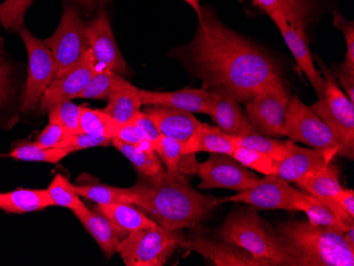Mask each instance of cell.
<instances>
[{"mask_svg":"<svg viewBox=\"0 0 354 266\" xmlns=\"http://www.w3.org/2000/svg\"><path fill=\"white\" fill-rule=\"evenodd\" d=\"M98 211L106 216L117 228L127 234L142 229V228L151 227L157 224L145 212L133 207L130 204L98 205Z\"/></svg>","mask_w":354,"mask_h":266,"instance_id":"d4e9b609","label":"cell"},{"mask_svg":"<svg viewBox=\"0 0 354 266\" xmlns=\"http://www.w3.org/2000/svg\"><path fill=\"white\" fill-rule=\"evenodd\" d=\"M71 134L57 123L49 122L37 136L35 144L44 149H66Z\"/></svg>","mask_w":354,"mask_h":266,"instance_id":"ab89813d","label":"cell"},{"mask_svg":"<svg viewBox=\"0 0 354 266\" xmlns=\"http://www.w3.org/2000/svg\"><path fill=\"white\" fill-rule=\"evenodd\" d=\"M268 14L281 32L286 46L297 61L298 66L309 79L314 91L317 93L318 99L322 98L325 91V80L314 66V59L310 53L307 39L288 23L280 12L272 11Z\"/></svg>","mask_w":354,"mask_h":266,"instance_id":"e0dca14e","label":"cell"},{"mask_svg":"<svg viewBox=\"0 0 354 266\" xmlns=\"http://www.w3.org/2000/svg\"><path fill=\"white\" fill-rule=\"evenodd\" d=\"M184 1L194 10L196 13L198 14V17H200L201 13H202V6H201L200 0H184Z\"/></svg>","mask_w":354,"mask_h":266,"instance_id":"c3c4849f","label":"cell"},{"mask_svg":"<svg viewBox=\"0 0 354 266\" xmlns=\"http://www.w3.org/2000/svg\"><path fill=\"white\" fill-rule=\"evenodd\" d=\"M53 206L47 189H17L0 193V209L8 213H28Z\"/></svg>","mask_w":354,"mask_h":266,"instance_id":"cb8c5ba5","label":"cell"},{"mask_svg":"<svg viewBox=\"0 0 354 266\" xmlns=\"http://www.w3.org/2000/svg\"><path fill=\"white\" fill-rule=\"evenodd\" d=\"M334 155L318 149H306L292 142L284 160L276 162L275 175L288 182H296L312 171L328 166Z\"/></svg>","mask_w":354,"mask_h":266,"instance_id":"ac0fdd59","label":"cell"},{"mask_svg":"<svg viewBox=\"0 0 354 266\" xmlns=\"http://www.w3.org/2000/svg\"><path fill=\"white\" fill-rule=\"evenodd\" d=\"M299 190L286 180L276 175H266L256 186L236 193V196L218 200L226 202H244L259 209H283L294 211V202Z\"/></svg>","mask_w":354,"mask_h":266,"instance_id":"7c38bea8","label":"cell"},{"mask_svg":"<svg viewBox=\"0 0 354 266\" xmlns=\"http://www.w3.org/2000/svg\"><path fill=\"white\" fill-rule=\"evenodd\" d=\"M286 136L292 142H302L311 148L331 153L334 156L341 152V144L329 126L297 96L292 97L288 104Z\"/></svg>","mask_w":354,"mask_h":266,"instance_id":"30bf717a","label":"cell"},{"mask_svg":"<svg viewBox=\"0 0 354 266\" xmlns=\"http://www.w3.org/2000/svg\"><path fill=\"white\" fill-rule=\"evenodd\" d=\"M111 144L132 162L141 175H156L162 169V162L155 151H143L136 146L125 144L116 138L111 139Z\"/></svg>","mask_w":354,"mask_h":266,"instance_id":"4dcf8cb0","label":"cell"},{"mask_svg":"<svg viewBox=\"0 0 354 266\" xmlns=\"http://www.w3.org/2000/svg\"><path fill=\"white\" fill-rule=\"evenodd\" d=\"M73 1L82 6V7L87 8V9H91L100 0H73Z\"/></svg>","mask_w":354,"mask_h":266,"instance_id":"681fc988","label":"cell"},{"mask_svg":"<svg viewBox=\"0 0 354 266\" xmlns=\"http://www.w3.org/2000/svg\"><path fill=\"white\" fill-rule=\"evenodd\" d=\"M141 105L139 89L133 86L111 93L106 107L102 111L119 124H124L131 122L141 112Z\"/></svg>","mask_w":354,"mask_h":266,"instance_id":"83f0119b","label":"cell"},{"mask_svg":"<svg viewBox=\"0 0 354 266\" xmlns=\"http://www.w3.org/2000/svg\"><path fill=\"white\" fill-rule=\"evenodd\" d=\"M184 144L176 139L170 137L160 136L155 142L154 149L156 154L162 158L166 166V171L170 175H180V164L182 158Z\"/></svg>","mask_w":354,"mask_h":266,"instance_id":"d590c367","label":"cell"},{"mask_svg":"<svg viewBox=\"0 0 354 266\" xmlns=\"http://www.w3.org/2000/svg\"><path fill=\"white\" fill-rule=\"evenodd\" d=\"M35 0H6L0 5V23L6 30L19 32L25 15Z\"/></svg>","mask_w":354,"mask_h":266,"instance_id":"8d00e7d4","label":"cell"},{"mask_svg":"<svg viewBox=\"0 0 354 266\" xmlns=\"http://www.w3.org/2000/svg\"><path fill=\"white\" fill-rule=\"evenodd\" d=\"M48 196L53 206L68 208L75 211L84 207L79 194L75 192L73 184L62 174H57L47 188Z\"/></svg>","mask_w":354,"mask_h":266,"instance_id":"e575fe53","label":"cell"},{"mask_svg":"<svg viewBox=\"0 0 354 266\" xmlns=\"http://www.w3.org/2000/svg\"><path fill=\"white\" fill-rule=\"evenodd\" d=\"M295 184L302 191L319 198H334L344 189L337 170L331 164L312 171Z\"/></svg>","mask_w":354,"mask_h":266,"instance_id":"484cf974","label":"cell"},{"mask_svg":"<svg viewBox=\"0 0 354 266\" xmlns=\"http://www.w3.org/2000/svg\"><path fill=\"white\" fill-rule=\"evenodd\" d=\"M135 202L155 223L172 230L196 227L220 205L214 196L198 193L184 175L164 170L156 175L139 176L131 187Z\"/></svg>","mask_w":354,"mask_h":266,"instance_id":"7a4b0ae2","label":"cell"},{"mask_svg":"<svg viewBox=\"0 0 354 266\" xmlns=\"http://www.w3.org/2000/svg\"><path fill=\"white\" fill-rule=\"evenodd\" d=\"M5 64V50H3V39L0 37V66Z\"/></svg>","mask_w":354,"mask_h":266,"instance_id":"f907efd6","label":"cell"},{"mask_svg":"<svg viewBox=\"0 0 354 266\" xmlns=\"http://www.w3.org/2000/svg\"><path fill=\"white\" fill-rule=\"evenodd\" d=\"M44 43L55 57V77H61L73 68L88 53L86 23L75 8H65L57 31Z\"/></svg>","mask_w":354,"mask_h":266,"instance_id":"ba28073f","label":"cell"},{"mask_svg":"<svg viewBox=\"0 0 354 266\" xmlns=\"http://www.w3.org/2000/svg\"><path fill=\"white\" fill-rule=\"evenodd\" d=\"M210 93L212 103L209 116L218 125L216 128L232 137H244L258 133L234 97L220 91H210Z\"/></svg>","mask_w":354,"mask_h":266,"instance_id":"ffe728a7","label":"cell"},{"mask_svg":"<svg viewBox=\"0 0 354 266\" xmlns=\"http://www.w3.org/2000/svg\"><path fill=\"white\" fill-rule=\"evenodd\" d=\"M196 35L177 55L209 91H220L248 103L258 91L280 77L279 65L259 47L234 32L202 7Z\"/></svg>","mask_w":354,"mask_h":266,"instance_id":"6da1fadb","label":"cell"},{"mask_svg":"<svg viewBox=\"0 0 354 266\" xmlns=\"http://www.w3.org/2000/svg\"><path fill=\"white\" fill-rule=\"evenodd\" d=\"M114 138L118 139V140L125 142V144H130L136 146L140 144L143 140H147L140 129L133 121L124 123V124H118Z\"/></svg>","mask_w":354,"mask_h":266,"instance_id":"7bdbcfd3","label":"cell"},{"mask_svg":"<svg viewBox=\"0 0 354 266\" xmlns=\"http://www.w3.org/2000/svg\"><path fill=\"white\" fill-rule=\"evenodd\" d=\"M80 196L87 198L98 205L111 204H130L134 205L135 198L130 188H118L103 184H82L75 186Z\"/></svg>","mask_w":354,"mask_h":266,"instance_id":"f546056e","label":"cell"},{"mask_svg":"<svg viewBox=\"0 0 354 266\" xmlns=\"http://www.w3.org/2000/svg\"><path fill=\"white\" fill-rule=\"evenodd\" d=\"M119 123L113 120L102 109L83 107L80 116L79 133L104 136L113 139Z\"/></svg>","mask_w":354,"mask_h":266,"instance_id":"d6a6232c","label":"cell"},{"mask_svg":"<svg viewBox=\"0 0 354 266\" xmlns=\"http://www.w3.org/2000/svg\"><path fill=\"white\" fill-rule=\"evenodd\" d=\"M336 202H339L342 209L345 210L349 216L354 218V192L353 190H342L334 196Z\"/></svg>","mask_w":354,"mask_h":266,"instance_id":"7dc6e473","label":"cell"},{"mask_svg":"<svg viewBox=\"0 0 354 266\" xmlns=\"http://www.w3.org/2000/svg\"><path fill=\"white\" fill-rule=\"evenodd\" d=\"M218 239L243 248L254 257L270 260L276 266H291L275 230L250 208L232 211L216 230Z\"/></svg>","mask_w":354,"mask_h":266,"instance_id":"277c9868","label":"cell"},{"mask_svg":"<svg viewBox=\"0 0 354 266\" xmlns=\"http://www.w3.org/2000/svg\"><path fill=\"white\" fill-rule=\"evenodd\" d=\"M232 156L246 168L252 169L264 175H275V160L263 153L244 146H236Z\"/></svg>","mask_w":354,"mask_h":266,"instance_id":"74e56055","label":"cell"},{"mask_svg":"<svg viewBox=\"0 0 354 266\" xmlns=\"http://www.w3.org/2000/svg\"><path fill=\"white\" fill-rule=\"evenodd\" d=\"M89 50L93 59L103 68L111 69L119 75H127V66L117 46L109 17L100 13L86 25Z\"/></svg>","mask_w":354,"mask_h":266,"instance_id":"5bb4252c","label":"cell"},{"mask_svg":"<svg viewBox=\"0 0 354 266\" xmlns=\"http://www.w3.org/2000/svg\"><path fill=\"white\" fill-rule=\"evenodd\" d=\"M133 86L134 85L125 80L119 73L111 69L102 68L91 77L88 85L80 93L77 98L105 100L115 91Z\"/></svg>","mask_w":354,"mask_h":266,"instance_id":"f1b7e54d","label":"cell"},{"mask_svg":"<svg viewBox=\"0 0 354 266\" xmlns=\"http://www.w3.org/2000/svg\"><path fill=\"white\" fill-rule=\"evenodd\" d=\"M102 68L88 50L73 68L61 77H55L41 97L39 108L48 112L55 105L77 99L88 85L91 77Z\"/></svg>","mask_w":354,"mask_h":266,"instance_id":"4fadbf2b","label":"cell"},{"mask_svg":"<svg viewBox=\"0 0 354 266\" xmlns=\"http://www.w3.org/2000/svg\"><path fill=\"white\" fill-rule=\"evenodd\" d=\"M291 96L281 77L262 87L246 105V114L259 134L286 136V117Z\"/></svg>","mask_w":354,"mask_h":266,"instance_id":"52a82bcc","label":"cell"},{"mask_svg":"<svg viewBox=\"0 0 354 266\" xmlns=\"http://www.w3.org/2000/svg\"><path fill=\"white\" fill-rule=\"evenodd\" d=\"M111 144V139L104 136H95L87 133H77L71 135L67 150L71 153L85 149L97 148V146H107Z\"/></svg>","mask_w":354,"mask_h":266,"instance_id":"60d3db41","label":"cell"},{"mask_svg":"<svg viewBox=\"0 0 354 266\" xmlns=\"http://www.w3.org/2000/svg\"><path fill=\"white\" fill-rule=\"evenodd\" d=\"M183 248L200 254L216 266H276L274 262L254 257L243 248L205 236L187 238Z\"/></svg>","mask_w":354,"mask_h":266,"instance_id":"9a60e30c","label":"cell"},{"mask_svg":"<svg viewBox=\"0 0 354 266\" xmlns=\"http://www.w3.org/2000/svg\"><path fill=\"white\" fill-rule=\"evenodd\" d=\"M324 80L325 91L322 98L311 108L326 124L341 144L339 156L353 160L354 156V103L342 91L331 71L319 57H316Z\"/></svg>","mask_w":354,"mask_h":266,"instance_id":"5b68a950","label":"cell"},{"mask_svg":"<svg viewBox=\"0 0 354 266\" xmlns=\"http://www.w3.org/2000/svg\"><path fill=\"white\" fill-rule=\"evenodd\" d=\"M28 55V77L24 91L21 112H35L48 86L57 77V65L50 49L27 28L19 31Z\"/></svg>","mask_w":354,"mask_h":266,"instance_id":"9c48e42d","label":"cell"},{"mask_svg":"<svg viewBox=\"0 0 354 266\" xmlns=\"http://www.w3.org/2000/svg\"><path fill=\"white\" fill-rule=\"evenodd\" d=\"M71 154L67 149H44L35 142H24L14 146L9 156L14 160L23 162H48L57 164Z\"/></svg>","mask_w":354,"mask_h":266,"instance_id":"836d02e7","label":"cell"},{"mask_svg":"<svg viewBox=\"0 0 354 266\" xmlns=\"http://www.w3.org/2000/svg\"><path fill=\"white\" fill-rule=\"evenodd\" d=\"M254 3L266 13L280 12L300 35L306 37V29L312 12L308 0H254Z\"/></svg>","mask_w":354,"mask_h":266,"instance_id":"4316f807","label":"cell"},{"mask_svg":"<svg viewBox=\"0 0 354 266\" xmlns=\"http://www.w3.org/2000/svg\"><path fill=\"white\" fill-rule=\"evenodd\" d=\"M196 171L201 178V189L222 188L240 192L256 186L261 180L232 156L225 154L210 155L206 162L196 166Z\"/></svg>","mask_w":354,"mask_h":266,"instance_id":"8fae6325","label":"cell"},{"mask_svg":"<svg viewBox=\"0 0 354 266\" xmlns=\"http://www.w3.org/2000/svg\"><path fill=\"white\" fill-rule=\"evenodd\" d=\"M337 79L339 84L345 91L346 96L354 103V68L343 63L337 70Z\"/></svg>","mask_w":354,"mask_h":266,"instance_id":"bcb514c9","label":"cell"},{"mask_svg":"<svg viewBox=\"0 0 354 266\" xmlns=\"http://www.w3.org/2000/svg\"><path fill=\"white\" fill-rule=\"evenodd\" d=\"M275 234L291 266L354 265V247L339 230L288 221L279 224Z\"/></svg>","mask_w":354,"mask_h":266,"instance_id":"3957f363","label":"cell"},{"mask_svg":"<svg viewBox=\"0 0 354 266\" xmlns=\"http://www.w3.org/2000/svg\"><path fill=\"white\" fill-rule=\"evenodd\" d=\"M145 113L152 118L162 136L176 139L183 144L189 142L203 123L192 113L164 105H150Z\"/></svg>","mask_w":354,"mask_h":266,"instance_id":"44dd1931","label":"cell"},{"mask_svg":"<svg viewBox=\"0 0 354 266\" xmlns=\"http://www.w3.org/2000/svg\"><path fill=\"white\" fill-rule=\"evenodd\" d=\"M294 211L306 212L310 223L333 228L343 234L354 226V218L342 209L334 198H319L299 191L294 202Z\"/></svg>","mask_w":354,"mask_h":266,"instance_id":"2e32d148","label":"cell"},{"mask_svg":"<svg viewBox=\"0 0 354 266\" xmlns=\"http://www.w3.org/2000/svg\"><path fill=\"white\" fill-rule=\"evenodd\" d=\"M82 106L75 104L71 101H65L55 105L48 111L49 122L57 123L61 125L71 135L79 133L80 116H81Z\"/></svg>","mask_w":354,"mask_h":266,"instance_id":"f35d334b","label":"cell"},{"mask_svg":"<svg viewBox=\"0 0 354 266\" xmlns=\"http://www.w3.org/2000/svg\"><path fill=\"white\" fill-rule=\"evenodd\" d=\"M12 69L7 63L0 66V114L9 104Z\"/></svg>","mask_w":354,"mask_h":266,"instance_id":"f6af8a7d","label":"cell"},{"mask_svg":"<svg viewBox=\"0 0 354 266\" xmlns=\"http://www.w3.org/2000/svg\"><path fill=\"white\" fill-rule=\"evenodd\" d=\"M73 213L109 257L117 253L119 244L129 236L127 232L117 228L100 211H91L86 206L75 210Z\"/></svg>","mask_w":354,"mask_h":266,"instance_id":"7402d4cb","label":"cell"},{"mask_svg":"<svg viewBox=\"0 0 354 266\" xmlns=\"http://www.w3.org/2000/svg\"><path fill=\"white\" fill-rule=\"evenodd\" d=\"M186 239L182 230L156 224L129 234L119 244L117 253L127 266H162Z\"/></svg>","mask_w":354,"mask_h":266,"instance_id":"8992f818","label":"cell"},{"mask_svg":"<svg viewBox=\"0 0 354 266\" xmlns=\"http://www.w3.org/2000/svg\"><path fill=\"white\" fill-rule=\"evenodd\" d=\"M334 26L344 33L347 45V53L344 61L346 65L354 68V23L347 21L339 12H334Z\"/></svg>","mask_w":354,"mask_h":266,"instance_id":"b9f144b4","label":"cell"},{"mask_svg":"<svg viewBox=\"0 0 354 266\" xmlns=\"http://www.w3.org/2000/svg\"><path fill=\"white\" fill-rule=\"evenodd\" d=\"M141 102L145 105H164L198 114H210L212 93L205 88H184L176 91H150L139 89Z\"/></svg>","mask_w":354,"mask_h":266,"instance_id":"d6986e66","label":"cell"},{"mask_svg":"<svg viewBox=\"0 0 354 266\" xmlns=\"http://www.w3.org/2000/svg\"><path fill=\"white\" fill-rule=\"evenodd\" d=\"M132 121L140 129L141 132L145 135L147 140L152 142L153 144H155V142H157V139L162 136L154 121L152 120V118H151L147 113H138L137 116L135 117Z\"/></svg>","mask_w":354,"mask_h":266,"instance_id":"ee69618b","label":"cell"},{"mask_svg":"<svg viewBox=\"0 0 354 266\" xmlns=\"http://www.w3.org/2000/svg\"><path fill=\"white\" fill-rule=\"evenodd\" d=\"M234 146L232 136L225 134L218 128L202 123L189 142L184 144L183 154H196L205 152L210 154H225L232 156Z\"/></svg>","mask_w":354,"mask_h":266,"instance_id":"603a6c76","label":"cell"},{"mask_svg":"<svg viewBox=\"0 0 354 266\" xmlns=\"http://www.w3.org/2000/svg\"><path fill=\"white\" fill-rule=\"evenodd\" d=\"M232 138L234 146H244V148H250L258 151V152L263 153L275 162L284 160L292 144V140L280 142L277 139L270 138V137L264 136V135L259 134V133L244 137L232 136Z\"/></svg>","mask_w":354,"mask_h":266,"instance_id":"1f68e13d","label":"cell"}]
</instances>
